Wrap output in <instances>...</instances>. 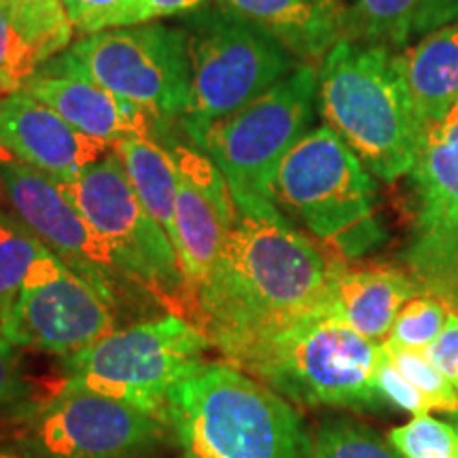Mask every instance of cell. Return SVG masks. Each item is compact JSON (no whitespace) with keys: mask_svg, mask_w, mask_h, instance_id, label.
<instances>
[{"mask_svg":"<svg viewBox=\"0 0 458 458\" xmlns=\"http://www.w3.org/2000/svg\"><path fill=\"white\" fill-rule=\"evenodd\" d=\"M340 255H325L283 213H236L213 270L193 291L198 318L225 357L297 320L327 314Z\"/></svg>","mask_w":458,"mask_h":458,"instance_id":"cell-1","label":"cell"},{"mask_svg":"<svg viewBox=\"0 0 458 458\" xmlns=\"http://www.w3.org/2000/svg\"><path fill=\"white\" fill-rule=\"evenodd\" d=\"M164 422L182 458H310L295 408L232 363L202 360L176 380Z\"/></svg>","mask_w":458,"mask_h":458,"instance_id":"cell-2","label":"cell"},{"mask_svg":"<svg viewBox=\"0 0 458 458\" xmlns=\"http://www.w3.org/2000/svg\"><path fill=\"white\" fill-rule=\"evenodd\" d=\"M317 102L376 179L394 182L414 168L427 131L399 66V51L342 38L320 60Z\"/></svg>","mask_w":458,"mask_h":458,"instance_id":"cell-3","label":"cell"},{"mask_svg":"<svg viewBox=\"0 0 458 458\" xmlns=\"http://www.w3.org/2000/svg\"><path fill=\"white\" fill-rule=\"evenodd\" d=\"M382 344L317 314L246 344L232 360L280 397L300 405L376 410Z\"/></svg>","mask_w":458,"mask_h":458,"instance_id":"cell-4","label":"cell"},{"mask_svg":"<svg viewBox=\"0 0 458 458\" xmlns=\"http://www.w3.org/2000/svg\"><path fill=\"white\" fill-rule=\"evenodd\" d=\"M272 199L344 259H357L386 240L374 174L327 125L308 131L286 153Z\"/></svg>","mask_w":458,"mask_h":458,"instance_id":"cell-5","label":"cell"},{"mask_svg":"<svg viewBox=\"0 0 458 458\" xmlns=\"http://www.w3.org/2000/svg\"><path fill=\"white\" fill-rule=\"evenodd\" d=\"M191 62V98L181 125L193 145L206 128L259 98L301 62L259 26L204 4L182 15Z\"/></svg>","mask_w":458,"mask_h":458,"instance_id":"cell-6","label":"cell"},{"mask_svg":"<svg viewBox=\"0 0 458 458\" xmlns=\"http://www.w3.org/2000/svg\"><path fill=\"white\" fill-rule=\"evenodd\" d=\"M317 89V68L297 66L250 105L206 128L193 145L219 168L240 213H280L272 199L274 176L310 131Z\"/></svg>","mask_w":458,"mask_h":458,"instance_id":"cell-7","label":"cell"},{"mask_svg":"<svg viewBox=\"0 0 458 458\" xmlns=\"http://www.w3.org/2000/svg\"><path fill=\"white\" fill-rule=\"evenodd\" d=\"M210 346L202 327L176 312L159 314L62 357L64 386L123 401L164 420L172 385L202 363Z\"/></svg>","mask_w":458,"mask_h":458,"instance_id":"cell-8","label":"cell"},{"mask_svg":"<svg viewBox=\"0 0 458 458\" xmlns=\"http://www.w3.org/2000/svg\"><path fill=\"white\" fill-rule=\"evenodd\" d=\"M62 187L111 246L125 274L164 306L182 308L191 291L181 257L165 229L140 204L114 148Z\"/></svg>","mask_w":458,"mask_h":458,"instance_id":"cell-9","label":"cell"},{"mask_svg":"<svg viewBox=\"0 0 458 458\" xmlns=\"http://www.w3.org/2000/svg\"><path fill=\"white\" fill-rule=\"evenodd\" d=\"M0 176L17 219L74 274L88 280L114 312L139 314L157 301L125 274L111 246L89 225L60 181L17 162L3 148Z\"/></svg>","mask_w":458,"mask_h":458,"instance_id":"cell-10","label":"cell"},{"mask_svg":"<svg viewBox=\"0 0 458 458\" xmlns=\"http://www.w3.org/2000/svg\"><path fill=\"white\" fill-rule=\"evenodd\" d=\"M71 55L96 83L140 106L153 122L182 117L191 98L187 32L164 24H140L85 34Z\"/></svg>","mask_w":458,"mask_h":458,"instance_id":"cell-11","label":"cell"},{"mask_svg":"<svg viewBox=\"0 0 458 458\" xmlns=\"http://www.w3.org/2000/svg\"><path fill=\"white\" fill-rule=\"evenodd\" d=\"M408 176L411 223L403 261L422 293L458 314V105L427 131Z\"/></svg>","mask_w":458,"mask_h":458,"instance_id":"cell-12","label":"cell"},{"mask_svg":"<svg viewBox=\"0 0 458 458\" xmlns=\"http://www.w3.org/2000/svg\"><path fill=\"white\" fill-rule=\"evenodd\" d=\"M21 442L37 458H157L162 418L83 388L62 386L26 411Z\"/></svg>","mask_w":458,"mask_h":458,"instance_id":"cell-13","label":"cell"},{"mask_svg":"<svg viewBox=\"0 0 458 458\" xmlns=\"http://www.w3.org/2000/svg\"><path fill=\"white\" fill-rule=\"evenodd\" d=\"M117 327L111 303L45 246L0 335L17 348L68 357Z\"/></svg>","mask_w":458,"mask_h":458,"instance_id":"cell-14","label":"cell"},{"mask_svg":"<svg viewBox=\"0 0 458 458\" xmlns=\"http://www.w3.org/2000/svg\"><path fill=\"white\" fill-rule=\"evenodd\" d=\"M170 153L176 165L174 246L193 295L213 270L238 208L219 168L204 151L172 145Z\"/></svg>","mask_w":458,"mask_h":458,"instance_id":"cell-15","label":"cell"},{"mask_svg":"<svg viewBox=\"0 0 458 458\" xmlns=\"http://www.w3.org/2000/svg\"><path fill=\"white\" fill-rule=\"evenodd\" d=\"M24 89L54 108L74 130L108 147L128 139H145L156 123L140 106L96 83L68 49L38 66Z\"/></svg>","mask_w":458,"mask_h":458,"instance_id":"cell-16","label":"cell"},{"mask_svg":"<svg viewBox=\"0 0 458 458\" xmlns=\"http://www.w3.org/2000/svg\"><path fill=\"white\" fill-rule=\"evenodd\" d=\"M0 148L60 182H71L113 147L74 130L26 89L0 96Z\"/></svg>","mask_w":458,"mask_h":458,"instance_id":"cell-17","label":"cell"},{"mask_svg":"<svg viewBox=\"0 0 458 458\" xmlns=\"http://www.w3.org/2000/svg\"><path fill=\"white\" fill-rule=\"evenodd\" d=\"M416 295H422V289L410 272L388 266L351 267L342 257L331 278L327 314L382 344L401 308Z\"/></svg>","mask_w":458,"mask_h":458,"instance_id":"cell-18","label":"cell"},{"mask_svg":"<svg viewBox=\"0 0 458 458\" xmlns=\"http://www.w3.org/2000/svg\"><path fill=\"white\" fill-rule=\"evenodd\" d=\"M289 49L301 64L314 66L342 41L344 20L320 0H216Z\"/></svg>","mask_w":458,"mask_h":458,"instance_id":"cell-19","label":"cell"},{"mask_svg":"<svg viewBox=\"0 0 458 458\" xmlns=\"http://www.w3.org/2000/svg\"><path fill=\"white\" fill-rule=\"evenodd\" d=\"M458 0H354L344 13L342 38L385 49H408L411 41L456 24Z\"/></svg>","mask_w":458,"mask_h":458,"instance_id":"cell-20","label":"cell"},{"mask_svg":"<svg viewBox=\"0 0 458 458\" xmlns=\"http://www.w3.org/2000/svg\"><path fill=\"white\" fill-rule=\"evenodd\" d=\"M399 66L418 119L428 131L458 105V21L399 51Z\"/></svg>","mask_w":458,"mask_h":458,"instance_id":"cell-21","label":"cell"},{"mask_svg":"<svg viewBox=\"0 0 458 458\" xmlns=\"http://www.w3.org/2000/svg\"><path fill=\"white\" fill-rule=\"evenodd\" d=\"M122 159L125 176L134 187L147 213L165 229L172 244L176 242L174 206H176V165L170 148L151 139H128L114 145ZM176 249V246H174Z\"/></svg>","mask_w":458,"mask_h":458,"instance_id":"cell-22","label":"cell"},{"mask_svg":"<svg viewBox=\"0 0 458 458\" xmlns=\"http://www.w3.org/2000/svg\"><path fill=\"white\" fill-rule=\"evenodd\" d=\"M0 9L34 49L38 64H45L72 45L74 28L62 0H0Z\"/></svg>","mask_w":458,"mask_h":458,"instance_id":"cell-23","label":"cell"},{"mask_svg":"<svg viewBox=\"0 0 458 458\" xmlns=\"http://www.w3.org/2000/svg\"><path fill=\"white\" fill-rule=\"evenodd\" d=\"M45 244L13 213L0 210V327L7 323L32 263Z\"/></svg>","mask_w":458,"mask_h":458,"instance_id":"cell-24","label":"cell"},{"mask_svg":"<svg viewBox=\"0 0 458 458\" xmlns=\"http://www.w3.org/2000/svg\"><path fill=\"white\" fill-rule=\"evenodd\" d=\"M310 458H405L374 428L337 418L318 427L312 437Z\"/></svg>","mask_w":458,"mask_h":458,"instance_id":"cell-25","label":"cell"},{"mask_svg":"<svg viewBox=\"0 0 458 458\" xmlns=\"http://www.w3.org/2000/svg\"><path fill=\"white\" fill-rule=\"evenodd\" d=\"M382 351L391 359L394 368L401 371V376L425 394L428 403L433 405V410L448 411V414L458 411L456 388L450 385L448 377L437 369V365L428 359L425 351L399 346V344H393L388 340L382 342Z\"/></svg>","mask_w":458,"mask_h":458,"instance_id":"cell-26","label":"cell"},{"mask_svg":"<svg viewBox=\"0 0 458 458\" xmlns=\"http://www.w3.org/2000/svg\"><path fill=\"white\" fill-rule=\"evenodd\" d=\"M448 308L431 295H416L401 308L386 340L405 348L427 351L442 334L448 320ZM385 340V342H386Z\"/></svg>","mask_w":458,"mask_h":458,"instance_id":"cell-27","label":"cell"},{"mask_svg":"<svg viewBox=\"0 0 458 458\" xmlns=\"http://www.w3.org/2000/svg\"><path fill=\"white\" fill-rule=\"evenodd\" d=\"M388 439L405 458H458V437L448 420L416 416L393 428Z\"/></svg>","mask_w":458,"mask_h":458,"instance_id":"cell-28","label":"cell"},{"mask_svg":"<svg viewBox=\"0 0 458 458\" xmlns=\"http://www.w3.org/2000/svg\"><path fill=\"white\" fill-rule=\"evenodd\" d=\"M38 57L17 28L0 9V96L24 89L28 79L38 71Z\"/></svg>","mask_w":458,"mask_h":458,"instance_id":"cell-29","label":"cell"},{"mask_svg":"<svg viewBox=\"0 0 458 458\" xmlns=\"http://www.w3.org/2000/svg\"><path fill=\"white\" fill-rule=\"evenodd\" d=\"M32 386L24 374L20 348L0 335V416L15 410H26L30 403Z\"/></svg>","mask_w":458,"mask_h":458,"instance_id":"cell-30","label":"cell"},{"mask_svg":"<svg viewBox=\"0 0 458 458\" xmlns=\"http://www.w3.org/2000/svg\"><path fill=\"white\" fill-rule=\"evenodd\" d=\"M377 391H380L382 399L394 405V408L410 411L411 416H428L433 411V405L428 403V399L422 394L418 388H414L401 376V371L391 363V359L386 357L382 351L380 365H377Z\"/></svg>","mask_w":458,"mask_h":458,"instance_id":"cell-31","label":"cell"},{"mask_svg":"<svg viewBox=\"0 0 458 458\" xmlns=\"http://www.w3.org/2000/svg\"><path fill=\"white\" fill-rule=\"evenodd\" d=\"M208 0H123L117 13L113 15L111 28L140 26L151 24L157 17L185 15L189 11H196Z\"/></svg>","mask_w":458,"mask_h":458,"instance_id":"cell-32","label":"cell"},{"mask_svg":"<svg viewBox=\"0 0 458 458\" xmlns=\"http://www.w3.org/2000/svg\"><path fill=\"white\" fill-rule=\"evenodd\" d=\"M68 21L79 34H94L111 28L113 15L123 0H62Z\"/></svg>","mask_w":458,"mask_h":458,"instance_id":"cell-33","label":"cell"},{"mask_svg":"<svg viewBox=\"0 0 458 458\" xmlns=\"http://www.w3.org/2000/svg\"><path fill=\"white\" fill-rule=\"evenodd\" d=\"M458 393V314L450 312L442 334L425 351Z\"/></svg>","mask_w":458,"mask_h":458,"instance_id":"cell-34","label":"cell"},{"mask_svg":"<svg viewBox=\"0 0 458 458\" xmlns=\"http://www.w3.org/2000/svg\"><path fill=\"white\" fill-rule=\"evenodd\" d=\"M0 458H37L34 452L21 442H4L0 439Z\"/></svg>","mask_w":458,"mask_h":458,"instance_id":"cell-35","label":"cell"},{"mask_svg":"<svg viewBox=\"0 0 458 458\" xmlns=\"http://www.w3.org/2000/svg\"><path fill=\"white\" fill-rule=\"evenodd\" d=\"M320 3H323L325 7L331 9L335 15H340L344 20V13H346V4H344V0H320Z\"/></svg>","mask_w":458,"mask_h":458,"instance_id":"cell-36","label":"cell"},{"mask_svg":"<svg viewBox=\"0 0 458 458\" xmlns=\"http://www.w3.org/2000/svg\"><path fill=\"white\" fill-rule=\"evenodd\" d=\"M448 422H450V427L454 428V433H456V437H458V411H452V414L448 416Z\"/></svg>","mask_w":458,"mask_h":458,"instance_id":"cell-37","label":"cell"},{"mask_svg":"<svg viewBox=\"0 0 458 458\" xmlns=\"http://www.w3.org/2000/svg\"><path fill=\"white\" fill-rule=\"evenodd\" d=\"M4 198V185H3V176H0V199Z\"/></svg>","mask_w":458,"mask_h":458,"instance_id":"cell-38","label":"cell"}]
</instances>
